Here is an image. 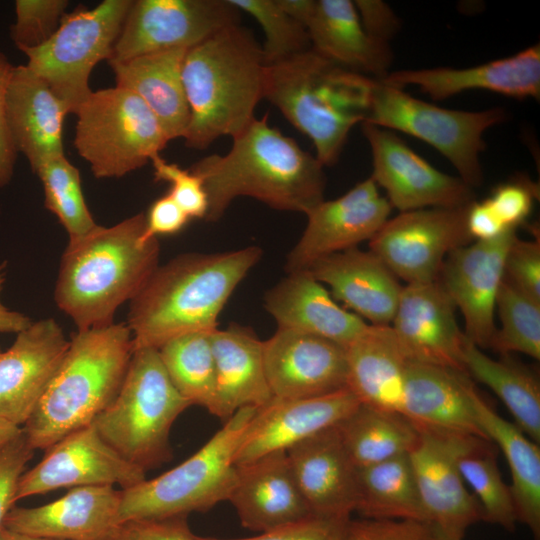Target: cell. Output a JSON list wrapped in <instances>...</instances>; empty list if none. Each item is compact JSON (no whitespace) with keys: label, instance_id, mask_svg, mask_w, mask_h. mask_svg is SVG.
Masks as SVG:
<instances>
[{"label":"cell","instance_id":"9","mask_svg":"<svg viewBox=\"0 0 540 540\" xmlns=\"http://www.w3.org/2000/svg\"><path fill=\"white\" fill-rule=\"evenodd\" d=\"M75 114L74 145L96 178L135 171L169 142L149 107L122 87L92 91Z\"/></svg>","mask_w":540,"mask_h":540},{"label":"cell","instance_id":"35","mask_svg":"<svg viewBox=\"0 0 540 540\" xmlns=\"http://www.w3.org/2000/svg\"><path fill=\"white\" fill-rule=\"evenodd\" d=\"M477 420L490 442L502 450L511 474L517 520L540 538V448L514 423L502 418L480 395L473 394Z\"/></svg>","mask_w":540,"mask_h":540},{"label":"cell","instance_id":"50","mask_svg":"<svg viewBox=\"0 0 540 540\" xmlns=\"http://www.w3.org/2000/svg\"><path fill=\"white\" fill-rule=\"evenodd\" d=\"M345 540H434V529L415 520L350 519Z\"/></svg>","mask_w":540,"mask_h":540},{"label":"cell","instance_id":"39","mask_svg":"<svg viewBox=\"0 0 540 540\" xmlns=\"http://www.w3.org/2000/svg\"><path fill=\"white\" fill-rule=\"evenodd\" d=\"M210 333L199 331L175 337L159 347L158 352L180 395L191 405L202 406L212 414L216 374Z\"/></svg>","mask_w":540,"mask_h":540},{"label":"cell","instance_id":"10","mask_svg":"<svg viewBox=\"0 0 540 540\" xmlns=\"http://www.w3.org/2000/svg\"><path fill=\"white\" fill-rule=\"evenodd\" d=\"M507 117L501 107L481 111L446 109L375 79L364 123L416 137L441 153L473 189L483 183L480 154L484 132ZM363 124V123H362Z\"/></svg>","mask_w":540,"mask_h":540},{"label":"cell","instance_id":"20","mask_svg":"<svg viewBox=\"0 0 540 540\" xmlns=\"http://www.w3.org/2000/svg\"><path fill=\"white\" fill-rule=\"evenodd\" d=\"M455 313L453 300L438 280L406 284L390 326L412 362L465 372L466 337Z\"/></svg>","mask_w":540,"mask_h":540},{"label":"cell","instance_id":"38","mask_svg":"<svg viewBox=\"0 0 540 540\" xmlns=\"http://www.w3.org/2000/svg\"><path fill=\"white\" fill-rule=\"evenodd\" d=\"M336 426L357 468L408 454L419 437L417 427L403 414L361 403Z\"/></svg>","mask_w":540,"mask_h":540},{"label":"cell","instance_id":"12","mask_svg":"<svg viewBox=\"0 0 540 540\" xmlns=\"http://www.w3.org/2000/svg\"><path fill=\"white\" fill-rule=\"evenodd\" d=\"M469 206L400 212L369 240V250L406 284L434 282L447 255L473 242Z\"/></svg>","mask_w":540,"mask_h":540},{"label":"cell","instance_id":"27","mask_svg":"<svg viewBox=\"0 0 540 540\" xmlns=\"http://www.w3.org/2000/svg\"><path fill=\"white\" fill-rule=\"evenodd\" d=\"M236 467L228 501L244 528L264 533L311 515L286 451Z\"/></svg>","mask_w":540,"mask_h":540},{"label":"cell","instance_id":"47","mask_svg":"<svg viewBox=\"0 0 540 540\" xmlns=\"http://www.w3.org/2000/svg\"><path fill=\"white\" fill-rule=\"evenodd\" d=\"M504 279L519 291L540 302V242L517 236L508 248L504 261Z\"/></svg>","mask_w":540,"mask_h":540},{"label":"cell","instance_id":"52","mask_svg":"<svg viewBox=\"0 0 540 540\" xmlns=\"http://www.w3.org/2000/svg\"><path fill=\"white\" fill-rule=\"evenodd\" d=\"M14 67L0 51V188L11 182L17 158L6 115V97Z\"/></svg>","mask_w":540,"mask_h":540},{"label":"cell","instance_id":"13","mask_svg":"<svg viewBox=\"0 0 540 540\" xmlns=\"http://www.w3.org/2000/svg\"><path fill=\"white\" fill-rule=\"evenodd\" d=\"M240 17L229 0H136L108 61L188 49L225 27L240 24Z\"/></svg>","mask_w":540,"mask_h":540},{"label":"cell","instance_id":"36","mask_svg":"<svg viewBox=\"0 0 540 540\" xmlns=\"http://www.w3.org/2000/svg\"><path fill=\"white\" fill-rule=\"evenodd\" d=\"M464 368L471 379L490 388L504 403L514 424L540 442V382L534 370L512 358L493 359L466 338Z\"/></svg>","mask_w":540,"mask_h":540},{"label":"cell","instance_id":"23","mask_svg":"<svg viewBox=\"0 0 540 540\" xmlns=\"http://www.w3.org/2000/svg\"><path fill=\"white\" fill-rule=\"evenodd\" d=\"M121 498L122 490L113 486L75 487L39 507L14 506L3 527L51 540H109L120 524Z\"/></svg>","mask_w":540,"mask_h":540},{"label":"cell","instance_id":"48","mask_svg":"<svg viewBox=\"0 0 540 540\" xmlns=\"http://www.w3.org/2000/svg\"><path fill=\"white\" fill-rule=\"evenodd\" d=\"M350 517L311 514L301 520L248 538L222 539L197 536L198 540H345Z\"/></svg>","mask_w":540,"mask_h":540},{"label":"cell","instance_id":"22","mask_svg":"<svg viewBox=\"0 0 540 540\" xmlns=\"http://www.w3.org/2000/svg\"><path fill=\"white\" fill-rule=\"evenodd\" d=\"M359 404L348 387L310 398H273L256 409L237 447L234 464L244 466L267 454L287 451L304 439L336 426Z\"/></svg>","mask_w":540,"mask_h":540},{"label":"cell","instance_id":"37","mask_svg":"<svg viewBox=\"0 0 540 540\" xmlns=\"http://www.w3.org/2000/svg\"><path fill=\"white\" fill-rule=\"evenodd\" d=\"M355 511L365 519L429 523L408 454L358 468Z\"/></svg>","mask_w":540,"mask_h":540},{"label":"cell","instance_id":"44","mask_svg":"<svg viewBox=\"0 0 540 540\" xmlns=\"http://www.w3.org/2000/svg\"><path fill=\"white\" fill-rule=\"evenodd\" d=\"M69 5L67 0H17L10 37L25 52L44 44L57 30Z\"/></svg>","mask_w":540,"mask_h":540},{"label":"cell","instance_id":"1","mask_svg":"<svg viewBox=\"0 0 540 540\" xmlns=\"http://www.w3.org/2000/svg\"><path fill=\"white\" fill-rule=\"evenodd\" d=\"M232 139L226 154L206 156L190 168L207 195L204 220L218 221L242 196L305 215L324 200V166L293 138L270 126L267 115L254 118Z\"/></svg>","mask_w":540,"mask_h":540},{"label":"cell","instance_id":"7","mask_svg":"<svg viewBox=\"0 0 540 540\" xmlns=\"http://www.w3.org/2000/svg\"><path fill=\"white\" fill-rule=\"evenodd\" d=\"M189 406L172 384L158 349L140 348L133 351L116 397L93 424L113 450L146 472L172 458L170 430Z\"/></svg>","mask_w":540,"mask_h":540},{"label":"cell","instance_id":"59","mask_svg":"<svg viewBox=\"0 0 540 540\" xmlns=\"http://www.w3.org/2000/svg\"><path fill=\"white\" fill-rule=\"evenodd\" d=\"M0 540H51V539L24 535L21 533L10 531L3 527L0 531Z\"/></svg>","mask_w":540,"mask_h":540},{"label":"cell","instance_id":"58","mask_svg":"<svg viewBox=\"0 0 540 540\" xmlns=\"http://www.w3.org/2000/svg\"><path fill=\"white\" fill-rule=\"evenodd\" d=\"M21 432V427L0 418V448L18 436Z\"/></svg>","mask_w":540,"mask_h":540},{"label":"cell","instance_id":"30","mask_svg":"<svg viewBox=\"0 0 540 540\" xmlns=\"http://www.w3.org/2000/svg\"><path fill=\"white\" fill-rule=\"evenodd\" d=\"M310 273L327 285L335 300L371 325H390L402 285L370 250L351 248L315 262Z\"/></svg>","mask_w":540,"mask_h":540},{"label":"cell","instance_id":"61","mask_svg":"<svg viewBox=\"0 0 540 540\" xmlns=\"http://www.w3.org/2000/svg\"><path fill=\"white\" fill-rule=\"evenodd\" d=\"M1 352H2V350H1V347H0V353H1Z\"/></svg>","mask_w":540,"mask_h":540},{"label":"cell","instance_id":"28","mask_svg":"<svg viewBox=\"0 0 540 540\" xmlns=\"http://www.w3.org/2000/svg\"><path fill=\"white\" fill-rule=\"evenodd\" d=\"M66 105L49 85L26 65L15 66L6 97L11 139L34 172L43 162L64 155Z\"/></svg>","mask_w":540,"mask_h":540},{"label":"cell","instance_id":"8","mask_svg":"<svg viewBox=\"0 0 540 540\" xmlns=\"http://www.w3.org/2000/svg\"><path fill=\"white\" fill-rule=\"evenodd\" d=\"M256 409H239L187 460L122 490L119 522L188 517L228 501L236 480L235 452Z\"/></svg>","mask_w":540,"mask_h":540},{"label":"cell","instance_id":"51","mask_svg":"<svg viewBox=\"0 0 540 540\" xmlns=\"http://www.w3.org/2000/svg\"><path fill=\"white\" fill-rule=\"evenodd\" d=\"M109 540H198L187 517L129 520L118 524Z\"/></svg>","mask_w":540,"mask_h":540},{"label":"cell","instance_id":"4","mask_svg":"<svg viewBox=\"0 0 540 540\" xmlns=\"http://www.w3.org/2000/svg\"><path fill=\"white\" fill-rule=\"evenodd\" d=\"M261 45L240 24L225 27L187 49L182 80L190 110L185 145L203 150L234 137L255 118L263 99Z\"/></svg>","mask_w":540,"mask_h":540},{"label":"cell","instance_id":"24","mask_svg":"<svg viewBox=\"0 0 540 540\" xmlns=\"http://www.w3.org/2000/svg\"><path fill=\"white\" fill-rule=\"evenodd\" d=\"M383 83L403 88L417 86L433 100H444L461 92L482 89L525 99L540 97V45L467 68L436 67L390 71Z\"/></svg>","mask_w":540,"mask_h":540},{"label":"cell","instance_id":"26","mask_svg":"<svg viewBox=\"0 0 540 540\" xmlns=\"http://www.w3.org/2000/svg\"><path fill=\"white\" fill-rule=\"evenodd\" d=\"M475 390L473 380L465 372L411 361L406 372L402 414L418 428L489 441L476 417Z\"/></svg>","mask_w":540,"mask_h":540},{"label":"cell","instance_id":"32","mask_svg":"<svg viewBox=\"0 0 540 540\" xmlns=\"http://www.w3.org/2000/svg\"><path fill=\"white\" fill-rule=\"evenodd\" d=\"M305 27L311 48L341 67L377 80L390 72V45L366 32L353 1L314 0Z\"/></svg>","mask_w":540,"mask_h":540},{"label":"cell","instance_id":"60","mask_svg":"<svg viewBox=\"0 0 540 540\" xmlns=\"http://www.w3.org/2000/svg\"><path fill=\"white\" fill-rule=\"evenodd\" d=\"M434 529V540H463L462 537L446 533L433 525Z\"/></svg>","mask_w":540,"mask_h":540},{"label":"cell","instance_id":"33","mask_svg":"<svg viewBox=\"0 0 540 540\" xmlns=\"http://www.w3.org/2000/svg\"><path fill=\"white\" fill-rule=\"evenodd\" d=\"M348 388L361 404L402 414L411 362L390 325L368 324L346 347Z\"/></svg>","mask_w":540,"mask_h":540},{"label":"cell","instance_id":"18","mask_svg":"<svg viewBox=\"0 0 540 540\" xmlns=\"http://www.w3.org/2000/svg\"><path fill=\"white\" fill-rule=\"evenodd\" d=\"M516 236V229L511 228L496 238L453 250L437 279L464 318L465 337L481 349L490 348L497 328V294L504 278L505 256Z\"/></svg>","mask_w":540,"mask_h":540},{"label":"cell","instance_id":"57","mask_svg":"<svg viewBox=\"0 0 540 540\" xmlns=\"http://www.w3.org/2000/svg\"><path fill=\"white\" fill-rule=\"evenodd\" d=\"M281 8L304 27L311 13L314 0H277ZM306 28V27H305Z\"/></svg>","mask_w":540,"mask_h":540},{"label":"cell","instance_id":"6","mask_svg":"<svg viewBox=\"0 0 540 540\" xmlns=\"http://www.w3.org/2000/svg\"><path fill=\"white\" fill-rule=\"evenodd\" d=\"M134 351L127 323L77 330L35 410L21 427L36 450L90 425L116 397Z\"/></svg>","mask_w":540,"mask_h":540},{"label":"cell","instance_id":"43","mask_svg":"<svg viewBox=\"0 0 540 540\" xmlns=\"http://www.w3.org/2000/svg\"><path fill=\"white\" fill-rule=\"evenodd\" d=\"M240 12L252 16L265 34L261 46L265 65H271L311 48L306 28L287 14L277 0H229Z\"/></svg>","mask_w":540,"mask_h":540},{"label":"cell","instance_id":"53","mask_svg":"<svg viewBox=\"0 0 540 540\" xmlns=\"http://www.w3.org/2000/svg\"><path fill=\"white\" fill-rule=\"evenodd\" d=\"M361 23L374 39L388 43L400 30V19L392 8L380 0L353 1Z\"/></svg>","mask_w":540,"mask_h":540},{"label":"cell","instance_id":"17","mask_svg":"<svg viewBox=\"0 0 540 540\" xmlns=\"http://www.w3.org/2000/svg\"><path fill=\"white\" fill-rule=\"evenodd\" d=\"M369 177L342 196L323 200L306 216V227L286 258L287 273L308 270L329 255L369 241L393 209Z\"/></svg>","mask_w":540,"mask_h":540},{"label":"cell","instance_id":"42","mask_svg":"<svg viewBox=\"0 0 540 540\" xmlns=\"http://www.w3.org/2000/svg\"><path fill=\"white\" fill-rule=\"evenodd\" d=\"M500 327L490 349L499 355L522 353L540 359V302L528 297L503 278L496 299Z\"/></svg>","mask_w":540,"mask_h":540},{"label":"cell","instance_id":"41","mask_svg":"<svg viewBox=\"0 0 540 540\" xmlns=\"http://www.w3.org/2000/svg\"><path fill=\"white\" fill-rule=\"evenodd\" d=\"M34 173L43 186L45 207L69 238L85 235L98 225L85 201L79 170L65 155L43 162Z\"/></svg>","mask_w":540,"mask_h":540},{"label":"cell","instance_id":"19","mask_svg":"<svg viewBox=\"0 0 540 540\" xmlns=\"http://www.w3.org/2000/svg\"><path fill=\"white\" fill-rule=\"evenodd\" d=\"M263 358L273 398H310L348 387L346 348L325 338L277 328L263 341Z\"/></svg>","mask_w":540,"mask_h":540},{"label":"cell","instance_id":"3","mask_svg":"<svg viewBox=\"0 0 540 540\" xmlns=\"http://www.w3.org/2000/svg\"><path fill=\"white\" fill-rule=\"evenodd\" d=\"M258 246L216 253H183L159 265L130 301L133 347L158 349L192 332H210L228 299L260 261Z\"/></svg>","mask_w":540,"mask_h":540},{"label":"cell","instance_id":"29","mask_svg":"<svg viewBox=\"0 0 540 540\" xmlns=\"http://www.w3.org/2000/svg\"><path fill=\"white\" fill-rule=\"evenodd\" d=\"M264 307L277 328L322 337L344 348L368 326L358 315L339 306L308 270L287 273L266 292Z\"/></svg>","mask_w":540,"mask_h":540},{"label":"cell","instance_id":"5","mask_svg":"<svg viewBox=\"0 0 540 540\" xmlns=\"http://www.w3.org/2000/svg\"><path fill=\"white\" fill-rule=\"evenodd\" d=\"M374 81L310 48L265 66L263 99L313 142L325 167L338 161L351 129L365 122Z\"/></svg>","mask_w":540,"mask_h":540},{"label":"cell","instance_id":"46","mask_svg":"<svg viewBox=\"0 0 540 540\" xmlns=\"http://www.w3.org/2000/svg\"><path fill=\"white\" fill-rule=\"evenodd\" d=\"M538 196L536 183L519 175L495 187L486 200L506 228L517 229L530 215Z\"/></svg>","mask_w":540,"mask_h":540},{"label":"cell","instance_id":"49","mask_svg":"<svg viewBox=\"0 0 540 540\" xmlns=\"http://www.w3.org/2000/svg\"><path fill=\"white\" fill-rule=\"evenodd\" d=\"M34 451L23 431L0 448V531L6 515L17 502L18 484Z\"/></svg>","mask_w":540,"mask_h":540},{"label":"cell","instance_id":"40","mask_svg":"<svg viewBox=\"0 0 540 540\" xmlns=\"http://www.w3.org/2000/svg\"><path fill=\"white\" fill-rule=\"evenodd\" d=\"M492 447L490 441H482L459 459V470L480 504L483 520L512 532L518 522L516 509Z\"/></svg>","mask_w":540,"mask_h":540},{"label":"cell","instance_id":"54","mask_svg":"<svg viewBox=\"0 0 540 540\" xmlns=\"http://www.w3.org/2000/svg\"><path fill=\"white\" fill-rule=\"evenodd\" d=\"M146 226L143 237L157 238L159 235L175 234L182 230L190 218L169 194L152 203L145 214Z\"/></svg>","mask_w":540,"mask_h":540},{"label":"cell","instance_id":"56","mask_svg":"<svg viewBox=\"0 0 540 540\" xmlns=\"http://www.w3.org/2000/svg\"><path fill=\"white\" fill-rule=\"evenodd\" d=\"M7 262H0V294L6 280ZM32 320L25 314L5 306L0 298V333H18L28 327Z\"/></svg>","mask_w":540,"mask_h":540},{"label":"cell","instance_id":"45","mask_svg":"<svg viewBox=\"0 0 540 540\" xmlns=\"http://www.w3.org/2000/svg\"><path fill=\"white\" fill-rule=\"evenodd\" d=\"M155 181L170 184L167 194L192 218L205 219L208 210L207 195L199 177L190 169L181 168L175 163L164 160L160 154L150 160Z\"/></svg>","mask_w":540,"mask_h":540},{"label":"cell","instance_id":"2","mask_svg":"<svg viewBox=\"0 0 540 540\" xmlns=\"http://www.w3.org/2000/svg\"><path fill=\"white\" fill-rule=\"evenodd\" d=\"M145 214L97 225L69 238L54 289L57 307L77 330L109 326L118 308L133 300L159 266L158 238L143 237Z\"/></svg>","mask_w":540,"mask_h":540},{"label":"cell","instance_id":"34","mask_svg":"<svg viewBox=\"0 0 540 540\" xmlns=\"http://www.w3.org/2000/svg\"><path fill=\"white\" fill-rule=\"evenodd\" d=\"M186 51V48H175L124 61H108L116 86L132 91L143 100L169 141L183 138L190 120L182 80Z\"/></svg>","mask_w":540,"mask_h":540},{"label":"cell","instance_id":"14","mask_svg":"<svg viewBox=\"0 0 540 540\" xmlns=\"http://www.w3.org/2000/svg\"><path fill=\"white\" fill-rule=\"evenodd\" d=\"M419 437L408 453L420 499L430 524L464 538L466 530L483 520L477 499L466 488L459 459L484 439L418 428Z\"/></svg>","mask_w":540,"mask_h":540},{"label":"cell","instance_id":"15","mask_svg":"<svg viewBox=\"0 0 540 540\" xmlns=\"http://www.w3.org/2000/svg\"><path fill=\"white\" fill-rule=\"evenodd\" d=\"M372 154L370 178L400 212L426 208H462L475 201L474 189L414 152L393 131L363 123Z\"/></svg>","mask_w":540,"mask_h":540},{"label":"cell","instance_id":"11","mask_svg":"<svg viewBox=\"0 0 540 540\" xmlns=\"http://www.w3.org/2000/svg\"><path fill=\"white\" fill-rule=\"evenodd\" d=\"M133 0H105L93 9L79 6L65 13L54 34L23 52L26 66L40 76L75 114L92 90L89 77L109 60Z\"/></svg>","mask_w":540,"mask_h":540},{"label":"cell","instance_id":"21","mask_svg":"<svg viewBox=\"0 0 540 540\" xmlns=\"http://www.w3.org/2000/svg\"><path fill=\"white\" fill-rule=\"evenodd\" d=\"M69 346L53 318L33 322L0 353V418L18 427L29 419Z\"/></svg>","mask_w":540,"mask_h":540},{"label":"cell","instance_id":"25","mask_svg":"<svg viewBox=\"0 0 540 540\" xmlns=\"http://www.w3.org/2000/svg\"><path fill=\"white\" fill-rule=\"evenodd\" d=\"M286 453L311 514L350 517L357 501L358 468L337 426L304 439Z\"/></svg>","mask_w":540,"mask_h":540},{"label":"cell","instance_id":"31","mask_svg":"<svg viewBox=\"0 0 540 540\" xmlns=\"http://www.w3.org/2000/svg\"><path fill=\"white\" fill-rule=\"evenodd\" d=\"M216 374L212 415L228 420L243 407H262L273 399L266 378L263 341L248 326L229 324L210 333Z\"/></svg>","mask_w":540,"mask_h":540},{"label":"cell","instance_id":"16","mask_svg":"<svg viewBox=\"0 0 540 540\" xmlns=\"http://www.w3.org/2000/svg\"><path fill=\"white\" fill-rule=\"evenodd\" d=\"M42 460L20 478L16 501L61 488L113 486L129 489L146 472L113 450L92 423L48 447Z\"/></svg>","mask_w":540,"mask_h":540},{"label":"cell","instance_id":"55","mask_svg":"<svg viewBox=\"0 0 540 540\" xmlns=\"http://www.w3.org/2000/svg\"><path fill=\"white\" fill-rule=\"evenodd\" d=\"M467 229L473 241H485L496 238L511 228H506L501 223L485 199L470 204L467 211Z\"/></svg>","mask_w":540,"mask_h":540}]
</instances>
